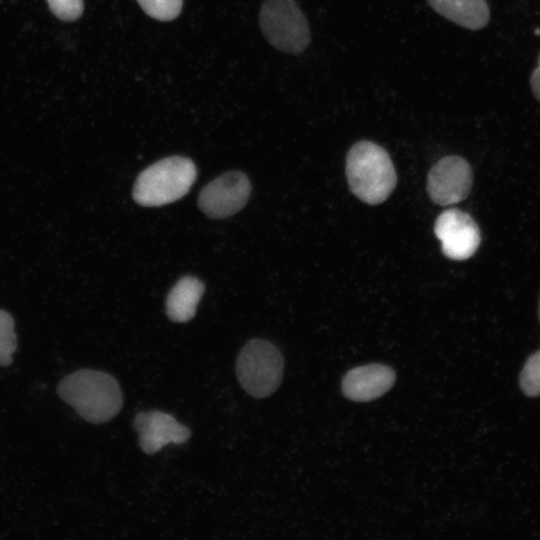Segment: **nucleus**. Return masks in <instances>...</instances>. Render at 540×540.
<instances>
[{"instance_id": "2eb2a0df", "label": "nucleus", "mask_w": 540, "mask_h": 540, "mask_svg": "<svg viewBox=\"0 0 540 540\" xmlns=\"http://www.w3.org/2000/svg\"><path fill=\"white\" fill-rule=\"evenodd\" d=\"M520 386L527 396L540 395V350L526 361L520 374Z\"/></svg>"}, {"instance_id": "0eeeda50", "label": "nucleus", "mask_w": 540, "mask_h": 540, "mask_svg": "<svg viewBox=\"0 0 540 540\" xmlns=\"http://www.w3.org/2000/svg\"><path fill=\"white\" fill-rule=\"evenodd\" d=\"M472 178L471 167L465 159L456 155L446 156L430 169L427 191L436 204H455L469 194Z\"/></svg>"}, {"instance_id": "f8f14e48", "label": "nucleus", "mask_w": 540, "mask_h": 540, "mask_svg": "<svg viewBox=\"0 0 540 540\" xmlns=\"http://www.w3.org/2000/svg\"><path fill=\"white\" fill-rule=\"evenodd\" d=\"M203 292L204 285L199 279L192 276L182 277L168 294V317L174 322H187L192 319Z\"/></svg>"}, {"instance_id": "f03ea898", "label": "nucleus", "mask_w": 540, "mask_h": 540, "mask_svg": "<svg viewBox=\"0 0 540 540\" xmlns=\"http://www.w3.org/2000/svg\"><path fill=\"white\" fill-rule=\"evenodd\" d=\"M346 176L352 193L371 205L384 202L397 182L389 154L371 141H360L350 148Z\"/></svg>"}, {"instance_id": "ddd939ff", "label": "nucleus", "mask_w": 540, "mask_h": 540, "mask_svg": "<svg viewBox=\"0 0 540 540\" xmlns=\"http://www.w3.org/2000/svg\"><path fill=\"white\" fill-rule=\"evenodd\" d=\"M14 319L10 313L0 309V366L11 364L12 355L17 348Z\"/></svg>"}, {"instance_id": "f3484780", "label": "nucleus", "mask_w": 540, "mask_h": 540, "mask_svg": "<svg viewBox=\"0 0 540 540\" xmlns=\"http://www.w3.org/2000/svg\"><path fill=\"white\" fill-rule=\"evenodd\" d=\"M530 85L533 95L540 102V54L538 57V65L534 69L530 77Z\"/></svg>"}, {"instance_id": "dca6fc26", "label": "nucleus", "mask_w": 540, "mask_h": 540, "mask_svg": "<svg viewBox=\"0 0 540 540\" xmlns=\"http://www.w3.org/2000/svg\"><path fill=\"white\" fill-rule=\"evenodd\" d=\"M51 12L60 20L75 21L83 12V0H46Z\"/></svg>"}, {"instance_id": "6e6552de", "label": "nucleus", "mask_w": 540, "mask_h": 540, "mask_svg": "<svg viewBox=\"0 0 540 540\" xmlns=\"http://www.w3.org/2000/svg\"><path fill=\"white\" fill-rule=\"evenodd\" d=\"M434 232L441 241L443 254L453 260L470 258L481 241L479 227L473 218L455 208L448 209L438 216Z\"/></svg>"}, {"instance_id": "9d476101", "label": "nucleus", "mask_w": 540, "mask_h": 540, "mask_svg": "<svg viewBox=\"0 0 540 540\" xmlns=\"http://www.w3.org/2000/svg\"><path fill=\"white\" fill-rule=\"evenodd\" d=\"M395 372L382 364H369L350 370L343 378L342 391L350 400L367 402L386 393L395 382Z\"/></svg>"}, {"instance_id": "7ed1b4c3", "label": "nucleus", "mask_w": 540, "mask_h": 540, "mask_svg": "<svg viewBox=\"0 0 540 540\" xmlns=\"http://www.w3.org/2000/svg\"><path fill=\"white\" fill-rule=\"evenodd\" d=\"M196 176L195 164L189 158H164L138 175L133 198L138 204L149 207L172 203L188 193Z\"/></svg>"}, {"instance_id": "f257e3e1", "label": "nucleus", "mask_w": 540, "mask_h": 540, "mask_svg": "<svg viewBox=\"0 0 540 540\" xmlns=\"http://www.w3.org/2000/svg\"><path fill=\"white\" fill-rule=\"evenodd\" d=\"M57 393L86 421L100 424L109 421L122 407L118 382L110 374L81 369L65 376Z\"/></svg>"}, {"instance_id": "1a4fd4ad", "label": "nucleus", "mask_w": 540, "mask_h": 540, "mask_svg": "<svg viewBox=\"0 0 540 540\" xmlns=\"http://www.w3.org/2000/svg\"><path fill=\"white\" fill-rule=\"evenodd\" d=\"M134 427L139 435V444L146 454H155L169 443L186 442L190 430L172 415L161 411H146L136 415Z\"/></svg>"}, {"instance_id": "9b49d317", "label": "nucleus", "mask_w": 540, "mask_h": 540, "mask_svg": "<svg viewBox=\"0 0 540 540\" xmlns=\"http://www.w3.org/2000/svg\"><path fill=\"white\" fill-rule=\"evenodd\" d=\"M441 16L459 26L478 30L486 26L490 12L485 0H427Z\"/></svg>"}, {"instance_id": "423d86ee", "label": "nucleus", "mask_w": 540, "mask_h": 540, "mask_svg": "<svg viewBox=\"0 0 540 540\" xmlns=\"http://www.w3.org/2000/svg\"><path fill=\"white\" fill-rule=\"evenodd\" d=\"M251 185L239 171L224 173L206 185L199 194V208L211 218H226L246 204Z\"/></svg>"}, {"instance_id": "4468645a", "label": "nucleus", "mask_w": 540, "mask_h": 540, "mask_svg": "<svg viewBox=\"0 0 540 540\" xmlns=\"http://www.w3.org/2000/svg\"><path fill=\"white\" fill-rule=\"evenodd\" d=\"M143 11L150 17L171 21L178 17L182 10L183 0H137Z\"/></svg>"}, {"instance_id": "39448f33", "label": "nucleus", "mask_w": 540, "mask_h": 540, "mask_svg": "<svg viewBox=\"0 0 540 540\" xmlns=\"http://www.w3.org/2000/svg\"><path fill=\"white\" fill-rule=\"evenodd\" d=\"M259 23L266 40L282 52L297 54L310 43L308 22L294 0H266Z\"/></svg>"}, {"instance_id": "20e7f679", "label": "nucleus", "mask_w": 540, "mask_h": 540, "mask_svg": "<svg viewBox=\"0 0 540 540\" xmlns=\"http://www.w3.org/2000/svg\"><path fill=\"white\" fill-rule=\"evenodd\" d=\"M283 368L279 349L262 339L247 342L236 361V374L241 386L256 398L267 397L278 388Z\"/></svg>"}]
</instances>
